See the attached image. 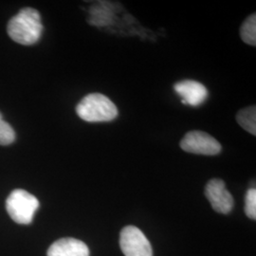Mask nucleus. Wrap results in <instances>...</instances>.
Segmentation results:
<instances>
[{
    "mask_svg": "<svg viewBox=\"0 0 256 256\" xmlns=\"http://www.w3.org/2000/svg\"><path fill=\"white\" fill-rule=\"evenodd\" d=\"M7 32L16 43L30 46L37 43L42 36L43 25L39 12L32 8H24L10 19Z\"/></svg>",
    "mask_w": 256,
    "mask_h": 256,
    "instance_id": "f257e3e1",
    "label": "nucleus"
},
{
    "mask_svg": "<svg viewBox=\"0 0 256 256\" xmlns=\"http://www.w3.org/2000/svg\"><path fill=\"white\" fill-rule=\"evenodd\" d=\"M76 113L79 118L88 122H110L117 118L118 108L106 95L92 93L79 102Z\"/></svg>",
    "mask_w": 256,
    "mask_h": 256,
    "instance_id": "f03ea898",
    "label": "nucleus"
},
{
    "mask_svg": "<svg viewBox=\"0 0 256 256\" xmlns=\"http://www.w3.org/2000/svg\"><path fill=\"white\" fill-rule=\"evenodd\" d=\"M38 208L39 200L23 189L14 190L6 200V209L10 216L21 225L30 224Z\"/></svg>",
    "mask_w": 256,
    "mask_h": 256,
    "instance_id": "7ed1b4c3",
    "label": "nucleus"
},
{
    "mask_svg": "<svg viewBox=\"0 0 256 256\" xmlns=\"http://www.w3.org/2000/svg\"><path fill=\"white\" fill-rule=\"evenodd\" d=\"M120 246L126 256H153L150 242L135 226H126L122 230Z\"/></svg>",
    "mask_w": 256,
    "mask_h": 256,
    "instance_id": "20e7f679",
    "label": "nucleus"
},
{
    "mask_svg": "<svg viewBox=\"0 0 256 256\" xmlns=\"http://www.w3.org/2000/svg\"><path fill=\"white\" fill-rule=\"evenodd\" d=\"M183 151L196 155L214 156L221 152L220 142L203 131H190L180 142Z\"/></svg>",
    "mask_w": 256,
    "mask_h": 256,
    "instance_id": "39448f33",
    "label": "nucleus"
},
{
    "mask_svg": "<svg viewBox=\"0 0 256 256\" xmlns=\"http://www.w3.org/2000/svg\"><path fill=\"white\" fill-rule=\"evenodd\" d=\"M205 196L210 202L212 209L220 214H229L234 208V198L226 189L224 182L221 180H210L206 185Z\"/></svg>",
    "mask_w": 256,
    "mask_h": 256,
    "instance_id": "423d86ee",
    "label": "nucleus"
},
{
    "mask_svg": "<svg viewBox=\"0 0 256 256\" xmlns=\"http://www.w3.org/2000/svg\"><path fill=\"white\" fill-rule=\"evenodd\" d=\"M174 92L182 99L183 104L198 106L208 98V90L202 82L183 80L174 86Z\"/></svg>",
    "mask_w": 256,
    "mask_h": 256,
    "instance_id": "0eeeda50",
    "label": "nucleus"
},
{
    "mask_svg": "<svg viewBox=\"0 0 256 256\" xmlns=\"http://www.w3.org/2000/svg\"><path fill=\"white\" fill-rule=\"evenodd\" d=\"M48 256H90V250L79 239L62 238L50 247Z\"/></svg>",
    "mask_w": 256,
    "mask_h": 256,
    "instance_id": "6e6552de",
    "label": "nucleus"
},
{
    "mask_svg": "<svg viewBox=\"0 0 256 256\" xmlns=\"http://www.w3.org/2000/svg\"><path fill=\"white\" fill-rule=\"evenodd\" d=\"M236 120L241 128L256 136V108L254 106L240 110L236 115Z\"/></svg>",
    "mask_w": 256,
    "mask_h": 256,
    "instance_id": "1a4fd4ad",
    "label": "nucleus"
},
{
    "mask_svg": "<svg viewBox=\"0 0 256 256\" xmlns=\"http://www.w3.org/2000/svg\"><path fill=\"white\" fill-rule=\"evenodd\" d=\"M240 36L248 45H256V14H252L242 23L240 28Z\"/></svg>",
    "mask_w": 256,
    "mask_h": 256,
    "instance_id": "9d476101",
    "label": "nucleus"
},
{
    "mask_svg": "<svg viewBox=\"0 0 256 256\" xmlns=\"http://www.w3.org/2000/svg\"><path fill=\"white\" fill-rule=\"evenodd\" d=\"M16 140V132L14 128L2 118L0 113V146H9Z\"/></svg>",
    "mask_w": 256,
    "mask_h": 256,
    "instance_id": "9b49d317",
    "label": "nucleus"
},
{
    "mask_svg": "<svg viewBox=\"0 0 256 256\" xmlns=\"http://www.w3.org/2000/svg\"><path fill=\"white\" fill-rule=\"evenodd\" d=\"M245 212L248 218L256 220V190L250 188L248 190L245 198Z\"/></svg>",
    "mask_w": 256,
    "mask_h": 256,
    "instance_id": "f8f14e48",
    "label": "nucleus"
}]
</instances>
